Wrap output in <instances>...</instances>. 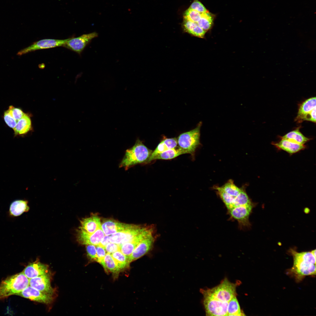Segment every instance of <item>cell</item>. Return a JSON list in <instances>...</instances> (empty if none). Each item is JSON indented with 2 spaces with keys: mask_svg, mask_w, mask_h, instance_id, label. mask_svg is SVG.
<instances>
[{
  "mask_svg": "<svg viewBox=\"0 0 316 316\" xmlns=\"http://www.w3.org/2000/svg\"><path fill=\"white\" fill-rule=\"evenodd\" d=\"M289 252L293 256V265L291 271L298 279L316 274V256L311 251L298 252L293 249Z\"/></svg>",
  "mask_w": 316,
  "mask_h": 316,
  "instance_id": "1",
  "label": "cell"
},
{
  "mask_svg": "<svg viewBox=\"0 0 316 316\" xmlns=\"http://www.w3.org/2000/svg\"><path fill=\"white\" fill-rule=\"evenodd\" d=\"M96 32L84 34L76 37L69 38L63 47L80 54L93 39L97 37Z\"/></svg>",
  "mask_w": 316,
  "mask_h": 316,
  "instance_id": "8",
  "label": "cell"
},
{
  "mask_svg": "<svg viewBox=\"0 0 316 316\" xmlns=\"http://www.w3.org/2000/svg\"><path fill=\"white\" fill-rule=\"evenodd\" d=\"M68 39L69 38L65 40H41L35 42L29 47L22 49L18 53V54L21 55L37 50L63 46Z\"/></svg>",
  "mask_w": 316,
  "mask_h": 316,
  "instance_id": "10",
  "label": "cell"
},
{
  "mask_svg": "<svg viewBox=\"0 0 316 316\" xmlns=\"http://www.w3.org/2000/svg\"><path fill=\"white\" fill-rule=\"evenodd\" d=\"M203 296V304L207 316H227L228 302L217 300L201 291Z\"/></svg>",
  "mask_w": 316,
  "mask_h": 316,
  "instance_id": "6",
  "label": "cell"
},
{
  "mask_svg": "<svg viewBox=\"0 0 316 316\" xmlns=\"http://www.w3.org/2000/svg\"><path fill=\"white\" fill-rule=\"evenodd\" d=\"M111 254L120 270L126 268L129 265L128 257L120 250H118Z\"/></svg>",
  "mask_w": 316,
  "mask_h": 316,
  "instance_id": "30",
  "label": "cell"
},
{
  "mask_svg": "<svg viewBox=\"0 0 316 316\" xmlns=\"http://www.w3.org/2000/svg\"><path fill=\"white\" fill-rule=\"evenodd\" d=\"M201 13L189 8L184 12V17L191 21L197 23L201 18Z\"/></svg>",
  "mask_w": 316,
  "mask_h": 316,
  "instance_id": "32",
  "label": "cell"
},
{
  "mask_svg": "<svg viewBox=\"0 0 316 316\" xmlns=\"http://www.w3.org/2000/svg\"><path fill=\"white\" fill-rule=\"evenodd\" d=\"M306 120L313 122H316V108L310 112L305 115L302 119L301 121Z\"/></svg>",
  "mask_w": 316,
  "mask_h": 316,
  "instance_id": "39",
  "label": "cell"
},
{
  "mask_svg": "<svg viewBox=\"0 0 316 316\" xmlns=\"http://www.w3.org/2000/svg\"><path fill=\"white\" fill-rule=\"evenodd\" d=\"M154 232V227L152 226H147L146 229L135 236L131 241L119 245V250L125 255L128 257L141 241L150 234Z\"/></svg>",
  "mask_w": 316,
  "mask_h": 316,
  "instance_id": "12",
  "label": "cell"
},
{
  "mask_svg": "<svg viewBox=\"0 0 316 316\" xmlns=\"http://www.w3.org/2000/svg\"><path fill=\"white\" fill-rule=\"evenodd\" d=\"M219 187L221 190L227 194L235 196L239 194L242 188H239L237 187L232 180H229L224 185Z\"/></svg>",
  "mask_w": 316,
  "mask_h": 316,
  "instance_id": "31",
  "label": "cell"
},
{
  "mask_svg": "<svg viewBox=\"0 0 316 316\" xmlns=\"http://www.w3.org/2000/svg\"><path fill=\"white\" fill-rule=\"evenodd\" d=\"M14 118L18 121L25 114L20 109L10 106L8 109Z\"/></svg>",
  "mask_w": 316,
  "mask_h": 316,
  "instance_id": "35",
  "label": "cell"
},
{
  "mask_svg": "<svg viewBox=\"0 0 316 316\" xmlns=\"http://www.w3.org/2000/svg\"><path fill=\"white\" fill-rule=\"evenodd\" d=\"M95 246L97 251V261L100 263L104 260L106 254V252L104 248L98 245Z\"/></svg>",
  "mask_w": 316,
  "mask_h": 316,
  "instance_id": "37",
  "label": "cell"
},
{
  "mask_svg": "<svg viewBox=\"0 0 316 316\" xmlns=\"http://www.w3.org/2000/svg\"><path fill=\"white\" fill-rule=\"evenodd\" d=\"M316 97L309 98L303 102L300 105L296 120L301 121L306 115L316 108Z\"/></svg>",
  "mask_w": 316,
  "mask_h": 316,
  "instance_id": "24",
  "label": "cell"
},
{
  "mask_svg": "<svg viewBox=\"0 0 316 316\" xmlns=\"http://www.w3.org/2000/svg\"><path fill=\"white\" fill-rule=\"evenodd\" d=\"M147 227L130 224L126 228L110 235V241L120 245L131 241Z\"/></svg>",
  "mask_w": 316,
  "mask_h": 316,
  "instance_id": "7",
  "label": "cell"
},
{
  "mask_svg": "<svg viewBox=\"0 0 316 316\" xmlns=\"http://www.w3.org/2000/svg\"><path fill=\"white\" fill-rule=\"evenodd\" d=\"M79 229L87 233L95 232L101 226L100 218L97 216H92L83 218L80 221Z\"/></svg>",
  "mask_w": 316,
  "mask_h": 316,
  "instance_id": "19",
  "label": "cell"
},
{
  "mask_svg": "<svg viewBox=\"0 0 316 316\" xmlns=\"http://www.w3.org/2000/svg\"><path fill=\"white\" fill-rule=\"evenodd\" d=\"M245 315L242 311L236 296L233 297L228 302L227 316Z\"/></svg>",
  "mask_w": 316,
  "mask_h": 316,
  "instance_id": "29",
  "label": "cell"
},
{
  "mask_svg": "<svg viewBox=\"0 0 316 316\" xmlns=\"http://www.w3.org/2000/svg\"><path fill=\"white\" fill-rule=\"evenodd\" d=\"M29 207L28 205V201L23 200H16L11 203L9 209L10 215L17 217L23 213L28 211Z\"/></svg>",
  "mask_w": 316,
  "mask_h": 316,
  "instance_id": "22",
  "label": "cell"
},
{
  "mask_svg": "<svg viewBox=\"0 0 316 316\" xmlns=\"http://www.w3.org/2000/svg\"><path fill=\"white\" fill-rule=\"evenodd\" d=\"M214 18L213 15L208 11L201 13V18L197 23L206 32L212 26Z\"/></svg>",
  "mask_w": 316,
  "mask_h": 316,
  "instance_id": "28",
  "label": "cell"
},
{
  "mask_svg": "<svg viewBox=\"0 0 316 316\" xmlns=\"http://www.w3.org/2000/svg\"><path fill=\"white\" fill-rule=\"evenodd\" d=\"M253 206V204L238 206L228 211L231 217L237 221L240 227H248L250 225L249 218Z\"/></svg>",
  "mask_w": 316,
  "mask_h": 316,
  "instance_id": "9",
  "label": "cell"
},
{
  "mask_svg": "<svg viewBox=\"0 0 316 316\" xmlns=\"http://www.w3.org/2000/svg\"><path fill=\"white\" fill-rule=\"evenodd\" d=\"M177 139L176 138L164 139L158 145L155 150L152 151L148 162H151L152 158L158 154L168 150L175 148L177 147Z\"/></svg>",
  "mask_w": 316,
  "mask_h": 316,
  "instance_id": "23",
  "label": "cell"
},
{
  "mask_svg": "<svg viewBox=\"0 0 316 316\" xmlns=\"http://www.w3.org/2000/svg\"><path fill=\"white\" fill-rule=\"evenodd\" d=\"M105 235L101 226L94 233H89L79 229L77 230V239L78 241L83 245H98Z\"/></svg>",
  "mask_w": 316,
  "mask_h": 316,
  "instance_id": "13",
  "label": "cell"
},
{
  "mask_svg": "<svg viewBox=\"0 0 316 316\" xmlns=\"http://www.w3.org/2000/svg\"><path fill=\"white\" fill-rule=\"evenodd\" d=\"M186 152L178 147L168 150L159 153L153 157L151 161L156 159L168 160L174 158Z\"/></svg>",
  "mask_w": 316,
  "mask_h": 316,
  "instance_id": "25",
  "label": "cell"
},
{
  "mask_svg": "<svg viewBox=\"0 0 316 316\" xmlns=\"http://www.w3.org/2000/svg\"><path fill=\"white\" fill-rule=\"evenodd\" d=\"M152 151L137 138L134 145L126 150L119 167L127 170L136 165L148 162Z\"/></svg>",
  "mask_w": 316,
  "mask_h": 316,
  "instance_id": "2",
  "label": "cell"
},
{
  "mask_svg": "<svg viewBox=\"0 0 316 316\" xmlns=\"http://www.w3.org/2000/svg\"><path fill=\"white\" fill-rule=\"evenodd\" d=\"M189 8L201 13L208 11L202 3L198 0H194Z\"/></svg>",
  "mask_w": 316,
  "mask_h": 316,
  "instance_id": "34",
  "label": "cell"
},
{
  "mask_svg": "<svg viewBox=\"0 0 316 316\" xmlns=\"http://www.w3.org/2000/svg\"><path fill=\"white\" fill-rule=\"evenodd\" d=\"M281 139L288 140L300 145L305 144L309 141L310 139L305 137L297 129L291 131L281 137Z\"/></svg>",
  "mask_w": 316,
  "mask_h": 316,
  "instance_id": "26",
  "label": "cell"
},
{
  "mask_svg": "<svg viewBox=\"0 0 316 316\" xmlns=\"http://www.w3.org/2000/svg\"><path fill=\"white\" fill-rule=\"evenodd\" d=\"M86 246L87 255L91 260L97 261V251L95 245H87Z\"/></svg>",
  "mask_w": 316,
  "mask_h": 316,
  "instance_id": "36",
  "label": "cell"
},
{
  "mask_svg": "<svg viewBox=\"0 0 316 316\" xmlns=\"http://www.w3.org/2000/svg\"><path fill=\"white\" fill-rule=\"evenodd\" d=\"M272 144L278 149L284 150L291 154L303 150L306 148L305 145L298 144L285 139H281L279 142H274Z\"/></svg>",
  "mask_w": 316,
  "mask_h": 316,
  "instance_id": "17",
  "label": "cell"
},
{
  "mask_svg": "<svg viewBox=\"0 0 316 316\" xmlns=\"http://www.w3.org/2000/svg\"><path fill=\"white\" fill-rule=\"evenodd\" d=\"M110 235H105L98 245L104 248L108 243L110 242Z\"/></svg>",
  "mask_w": 316,
  "mask_h": 316,
  "instance_id": "40",
  "label": "cell"
},
{
  "mask_svg": "<svg viewBox=\"0 0 316 316\" xmlns=\"http://www.w3.org/2000/svg\"><path fill=\"white\" fill-rule=\"evenodd\" d=\"M29 279L48 272V267L37 260L29 264L23 271Z\"/></svg>",
  "mask_w": 316,
  "mask_h": 316,
  "instance_id": "16",
  "label": "cell"
},
{
  "mask_svg": "<svg viewBox=\"0 0 316 316\" xmlns=\"http://www.w3.org/2000/svg\"><path fill=\"white\" fill-rule=\"evenodd\" d=\"M31 122L30 117L25 114L17 122L13 129L15 136H22L27 133L31 129Z\"/></svg>",
  "mask_w": 316,
  "mask_h": 316,
  "instance_id": "21",
  "label": "cell"
},
{
  "mask_svg": "<svg viewBox=\"0 0 316 316\" xmlns=\"http://www.w3.org/2000/svg\"><path fill=\"white\" fill-rule=\"evenodd\" d=\"M313 255L316 256V250H314L311 251Z\"/></svg>",
  "mask_w": 316,
  "mask_h": 316,
  "instance_id": "41",
  "label": "cell"
},
{
  "mask_svg": "<svg viewBox=\"0 0 316 316\" xmlns=\"http://www.w3.org/2000/svg\"><path fill=\"white\" fill-rule=\"evenodd\" d=\"M100 264L105 270L109 271L113 274H117L120 271L111 254L107 253L104 260Z\"/></svg>",
  "mask_w": 316,
  "mask_h": 316,
  "instance_id": "27",
  "label": "cell"
},
{
  "mask_svg": "<svg viewBox=\"0 0 316 316\" xmlns=\"http://www.w3.org/2000/svg\"><path fill=\"white\" fill-rule=\"evenodd\" d=\"M154 233L144 238L136 247L128 257L129 263L144 256L152 249L156 239Z\"/></svg>",
  "mask_w": 316,
  "mask_h": 316,
  "instance_id": "11",
  "label": "cell"
},
{
  "mask_svg": "<svg viewBox=\"0 0 316 316\" xmlns=\"http://www.w3.org/2000/svg\"><path fill=\"white\" fill-rule=\"evenodd\" d=\"M201 123H200L195 129L180 134L177 139L178 147L183 150L186 154L192 155L200 144V130Z\"/></svg>",
  "mask_w": 316,
  "mask_h": 316,
  "instance_id": "5",
  "label": "cell"
},
{
  "mask_svg": "<svg viewBox=\"0 0 316 316\" xmlns=\"http://www.w3.org/2000/svg\"><path fill=\"white\" fill-rule=\"evenodd\" d=\"M29 286V279L22 272L8 276L0 283V299L16 295Z\"/></svg>",
  "mask_w": 316,
  "mask_h": 316,
  "instance_id": "3",
  "label": "cell"
},
{
  "mask_svg": "<svg viewBox=\"0 0 316 316\" xmlns=\"http://www.w3.org/2000/svg\"><path fill=\"white\" fill-rule=\"evenodd\" d=\"M16 295L46 304L50 303L53 300L52 295L39 291L30 285Z\"/></svg>",
  "mask_w": 316,
  "mask_h": 316,
  "instance_id": "14",
  "label": "cell"
},
{
  "mask_svg": "<svg viewBox=\"0 0 316 316\" xmlns=\"http://www.w3.org/2000/svg\"><path fill=\"white\" fill-rule=\"evenodd\" d=\"M29 285L39 291L51 295L54 292L51 285L49 273L30 279Z\"/></svg>",
  "mask_w": 316,
  "mask_h": 316,
  "instance_id": "15",
  "label": "cell"
},
{
  "mask_svg": "<svg viewBox=\"0 0 316 316\" xmlns=\"http://www.w3.org/2000/svg\"><path fill=\"white\" fill-rule=\"evenodd\" d=\"M130 224L108 219L101 224L102 229L106 235H111L128 227Z\"/></svg>",
  "mask_w": 316,
  "mask_h": 316,
  "instance_id": "18",
  "label": "cell"
},
{
  "mask_svg": "<svg viewBox=\"0 0 316 316\" xmlns=\"http://www.w3.org/2000/svg\"><path fill=\"white\" fill-rule=\"evenodd\" d=\"M236 284L225 278L218 286L212 288L201 289L200 291L220 301L228 302L233 297L236 296Z\"/></svg>",
  "mask_w": 316,
  "mask_h": 316,
  "instance_id": "4",
  "label": "cell"
},
{
  "mask_svg": "<svg viewBox=\"0 0 316 316\" xmlns=\"http://www.w3.org/2000/svg\"><path fill=\"white\" fill-rule=\"evenodd\" d=\"M107 253L110 254L119 250V246L116 244L110 242L104 248Z\"/></svg>",
  "mask_w": 316,
  "mask_h": 316,
  "instance_id": "38",
  "label": "cell"
},
{
  "mask_svg": "<svg viewBox=\"0 0 316 316\" xmlns=\"http://www.w3.org/2000/svg\"><path fill=\"white\" fill-rule=\"evenodd\" d=\"M183 26L185 32L198 37L203 38L206 32L197 23L185 17L183 18Z\"/></svg>",
  "mask_w": 316,
  "mask_h": 316,
  "instance_id": "20",
  "label": "cell"
},
{
  "mask_svg": "<svg viewBox=\"0 0 316 316\" xmlns=\"http://www.w3.org/2000/svg\"><path fill=\"white\" fill-rule=\"evenodd\" d=\"M4 118L6 124L11 128L14 129L17 122L14 118L8 109L5 111Z\"/></svg>",
  "mask_w": 316,
  "mask_h": 316,
  "instance_id": "33",
  "label": "cell"
}]
</instances>
